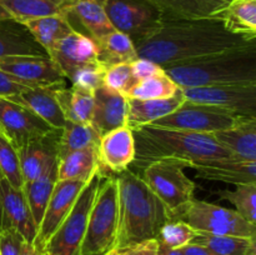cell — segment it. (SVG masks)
<instances>
[{
  "label": "cell",
  "instance_id": "1",
  "mask_svg": "<svg viewBox=\"0 0 256 255\" xmlns=\"http://www.w3.org/2000/svg\"><path fill=\"white\" fill-rule=\"evenodd\" d=\"M255 40L245 39L226 30L216 16L202 19H164L148 39L136 42L138 56L162 68L200 59L245 46Z\"/></svg>",
  "mask_w": 256,
  "mask_h": 255
},
{
  "label": "cell",
  "instance_id": "2",
  "mask_svg": "<svg viewBox=\"0 0 256 255\" xmlns=\"http://www.w3.org/2000/svg\"><path fill=\"white\" fill-rule=\"evenodd\" d=\"M118 182V236L115 248L154 240L172 214L132 170L115 175Z\"/></svg>",
  "mask_w": 256,
  "mask_h": 255
},
{
  "label": "cell",
  "instance_id": "3",
  "mask_svg": "<svg viewBox=\"0 0 256 255\" xmlns=\"http://www.w3.org/2000/svg\"><path fill=\"white\" fill-rule=\"evenodd\" d=\"M135 159L132 164L142 169L159 159H179L184 162L232 158L215 139L214 134L166 129L152 125L132 130Z\"/></svg>",
  "mask_w": 256,
  "mask_h": 255
},
{
  "label": "cell",
  "instance_id": "4",
  "mask_svg": "<svg viewBox=\"0 0 256 255\" xmlns=\"http://www.w3.org/2000/svg\"><path fill=\"white\" fill-rule=\"evenodd\" d=\"M179 85L186 88L228 84H256V42L164 68Z\"/></svg>",
  "mask_w": 256,
  "mask_h": 255
},
{
  "label": "cell",
  "instance_id": "5",
  "mask_svg": "<svg viewBox=\"0 0 256 255\" xmlns=\"http://www.w3.org/2000/svg\"><path fill=\"white\" fill-rule=\"evenodd\" d=\"M118 182L112 174L100 179L86 222L79 255H106L116 244Z\"/></svg>",
  "mask_w": 256,
  "mask_h": 255
},
{
  "label": "cell",
  "instance_id": "6",
  "mask_svg": "<svg viewBox=\"0 0 256 255\" xmlns=\"http://www.w3.org/2000/svg\"><path fill=\"white\" fill-rule=\"evenodd\" d=\"M186 162L159 159L142 169V180L165 205L172 219H178L185 208L195 199V182L185 174Z\"/></svg>",
  "mask_w": 256,
  "mask_h": 255
},
{
  "label": "cell",
  "instance_id": "7",
  "mask_svg": "<svg viewBox=\"0 0 256 255\" xmlns=\"http://www.w3.org/2000/svg\"><path fill=\"white\" fill-rule=\"evenodd\" d=\"M100 179L102 174L99 172L85 185L72 212L45 242L42 250L45 255H79L88 216Z\"/></svg>",
  "mask_w": 256,
  "mask_h": 255
},
{
  "label": "cell",
  "instance_id": "8",
  "mask_svg": "<svg viewBox=\"0 0 256 255\" xmlns=\"http://www.w3.org/2000/svg\"><path fill=\"white\" fill-rule=\"evenodd\" d=\"M178 219L188 222L196 232L256 238V225L248 222L234 209L194 199Z\"/></svg>",
  "mask_w": 256,
  "mask_h": 255
},
{
  "label": "cell",
  "instance_id": "9",
  "mask_svg": "<svg viewBox=\"0 0 256 255\" xmlns=\"http://www.w3.org/2000/svg\"><path fill=\"white\" fill-rule=\"evenodd\" d=\"M244 118L246 116L185 100L176 110L156 120L152 125L158 128H166V129L214 134L220 130L234 126Z\"/></svg>",
  "mask_w": 256,
  "mask_h": 255
},
{
  "label": "cell",
  "instance_id": "10",
  "mask_svg": "<svg viewBox=\"0 0 256 255\" xmlns=\"http://www.w3.org/2000/svg\"><path fill=\"white\" fill-rule=\"evenodd\" d=\"M105 9L112 28L134 44L152 36L164 20L162 12L145 0H106Z\"/></svg>",
  "mask_w": 256,
  "mask_h": 255
},
{
  "label": "cell",
  "instance_id": "11",
  "mask_svg": "<svg viewBox=\"0 0 256 255\" xmlns=\"http://www.w3.org/2000/svg\"><path fill=\"white\" fill-rule=\"evenodd\" d=\"M185 100L256 119V84H228L182 89Z\"/></svg>",
  "mask_w": 256,
  "mask_h": 255
},
{
  "label": "cell",
  "instance_id": "12",
  "mask_svg": "<svg viewBox=\"0 0 256 255\" xmlns=\"http://www.w3.org/2000/svg\"><path fill=\"white\" fill-rule=\"evenodd\" d=\"M0 124L15 150L54 132L49 124L24 105L0 96Z\"/></svg>",
  "mask_w": 256,
  "mask_h": 255
},
{
  "label": "cell",
  "instance_id": "13",
  "mask_svg": "<svg viewBox=\"0 0 256 255\" xmlns=\"http://www.w3.org/2000/svg\"><path fill=\"white\" fill-rule=\"evenodd\" d=\"M0 70L28 88L66 85V78L49 56H12L0 59Z\"/></svg>",
  "mask_w": 256,
  "mask_h": 255
},
{
  "label": "cell",
  "instance_id": "14",
  "mask_svg": "<svg viewBox=\"0 0 256 255\" xmlns=\"http://www.w3.org/2000/svg\"><path fill=\"white\" fill-rule=\"evenodd\" d=\"M85 185L86 184L82 182L58 180L38 228L36 238L34 240V245L38 249L42 250L48 239L72 212Z\"/></svg>",
  "mask_w": 256,
  "mask_h": 255
},
{
  "label": "cell",
  "instance_id": "15",
  "mask_svg": "<svg viewBox=\"0 0 256 255\" xmlns=\"http://www.w3.org/2000/svg\"><path fill=\"white\" fill-rule=\"evenodd\" d=\"M12 229L24 242L34 244L38 228L24 190L15 189L5 179L0 182V229Z\"/></svg>",
  "mask_w": 256,
  "mask_h": 255
},
{
  "label": "cell",
  "instance_id": "16",
  "mask_svg": "<svg viewBox=\"0 0 256 255\" xmlns=\"http://www.w3.org/2000/svg\"><path fill=\"white\" fill-rule=\"evenodd\" d=\"M49 58L68 79L79 68L99 62V46L89 35L74 30L55 44Z\"/></svg>",
  "mask_w": 256,
  "mask_h": 255
},
{
  "label": "cell",
  "instance_id": "17",
  "mask_svg": "<svg viewBox=\"0 0 256 255\" xmlns=\"http://www.w3.org/2000/svg\"><path fill=\"white\" fill-rule=\"evenodd\" d=\"M99 172L105 175H116L129 169L135 159L134 132L129 126L112 130L100 138L98 145Z\"/></svg>",
  "mask_w": 256,
  "mask_h": 255
},
{
  "label": "cell",
  "instance_id": "18",
  "mask_svg": "<svg viewBox=\"0 0 256 255\" xmlns=\"http://www.w3.org/2000/svg\"><path fill=\"white\" fill-rule=\"evenodd\" d=\"M186 168L196 172V176L200 179L234 185L256 184V162L222 158L188 162Z\"/></svg>",
  "mask_w": 256,
  "mask_h": 255
},
{
  "label": "cell",
  "instance_id": "19",
  "mask_svg": "<svg viewBox=\"0 0 256 255\" xmlns=\"http://www.w3.org/2000/svg\"><path fill=\"white\" fill-rule=\"evenodd\" d=\"M60 132L62 130H54L16 150L24 184L39 178L59 159Z\"/></svg>",
  "mask_w": 256,
  "mask_h": 255
},
{
  "label": "cell",
  "instance_id": "20",
  "mask_svg": "<svg viewBox=\"0 0 256 255\" xmlns=\"http://www.w3.org/2000/svg\"><path fill=\"white\" fill-rule=\"evenodd\" d=\"M90 124L100 134L128 125V98L102 85L94 92V110Z\"/></svg>",
  "mask_w": 256,
  "mask_h": 255
},
{
  "label": "cell",
  "instance_id": "21",
  "mask_svg": "<svg viewBox=\"0 0 256 255\" xmlns=\"http://www.w3.org/2000/svg\"><path fill=\"white\" fill-rule=\"evenodd\" d=\"M216 142L240 160L256 162V119L244 118L229 129L214 132Z\"/></svg>",
  "mask_w": 256,
  "mask_h": 255
},
{
  "label": "cell",
  "instance_id": "22",
  "mask_svg": "<svg viewBox=\"0 0 256 255\" xmlns=\"http://www.w3.org/2000/svg\"><path fill=\"white\" fill-rule=\"evenodd\" d=\"M58 88L59 86L26 88L19 95L16 102L32 110L52 129L62 130L65 126L66 119L55 95Z\"/></svg>",
  "mask_w": 256,
  "mask_h": 255
},
{
  "label": "cell",
  "instance_id": "23",
  "mask_svg": "<svg viewBox=\"0 0 256 255\" xmlns=\"http://www.w3.org/2000/svg\"><path fill=\"white\" fill-rule=\"evenodd\" d=\"M185 102L182 92L165 99H132L128 98V126L132 130L152 125L166 116Z\"/></svg>",
  "mask_w": 256,
  "mask_h": 255
},
{
  "label": "cell",
  "instance_id": "24",
  "mask_svg": "<svg viewBox=\"0 0 256 255\" xmlns=\"http://www.w3.org/2000/svg\"><path fill=\"white\" fill-rule=\"evenodd\" d=\"M12 56H48L26 28L14 20L0 22V59Z\"/></svg>",
  "mask_w": 256,
  "mask_h": 255
},
{
  "label": "cell",
  "instance_id": "25",
  "mask_svg": "<svg viewBox=\"0 0 256 255\" xmlns=\"http://www.w3.org/2000/svg\"><path fill=\"white\" fill-rule=\"evenodd\" d=\"M74 0H0V6L10 19L22 22L36 18L62 15L70 19Z\"/></svg>",
  "mask_w": 256,
  "mask_h": 255
},
{
  "label": "cell",
  "instance_id": "26",
  "mask_svg": "<svg viewBox=\"0 0 256 255\" xmlns=\"http://www.w3.org/2000/svg\"><path fill=\"white\" fill-rule=\"evenodd\" d=\"M154 5L164 19H202L215 16L226 6L225 0H145Z\"/></svg>",
  "mask_w": 256,
  "mask_h": 255
},
{
  "label": "cell",
  "instance_id": "27",
  "mask_svg": "<svg viewBox=\"0 0 256 255\" xmlns=\"http://www.w3.org/2000/svg\"><path fill=\"white\" fill-rule=\"evenodd\" d=\"M99 170L98 146L68 152L58 160V180H72L88 184L99 174Z\"/></svg>",
  "mask_w": 256,
  "mask_h": 255
},
{
  "label": "cell",
  "instance_id": "28",
  "mask_svg": "<svg viewBox=\"0 0 256 255\" xmlns=\"http://www.w3.org/2000/svg\"><path fill=\"white\" fill-rule=\"evenodd\" d=\"M106 0H74L70 16L76 18L95 42L115 30L106 14Z\"/></svg>",
  "mask_w": 256,
  "mask_h": 255
},
{
  "label": "cell",
  "instance_id": "29",
  "mask_svg": "<svg viewBox=\"0 0 256 255\" xmlns=\"http://www.w3.org/2000/svg\"><path fill=\"white\" fill-rule=\"evenodd\" d=\"M226 30L249 40L256 38V0H232L216 15Z\"/></svg>",
  "mask_w": 256,
  "mask_h": 255
},
{
  "label": "cell",
  "instance_id": "30",
  "mask_svg": "<svg viewBox=\"0 0 256 255\" xmlns=\"http://www.w3.org/2000/svg\"><path fill=\"white\" fill-rule=\"evenodd\" d=\"M26 28L35 42L45 50L49 56L50 52L58 42L72 32L75 29L68 16L62 15H52V16L36 18L22 22Z\"/></svg>",
  "mask_w": 256,
  "mask_h": 255
},
{
  "label": "cell",
  "instance_id": "31",
  "mask_svg": "<svg viewBox=\"0 0 256 255\" xmlns=\"http://www.w3.org/2000/svg\"><path fill=\"white\" fill-rule=\"evenodd\" d=\"M58 102L62 110L65 119L69 122L90 124L94 110V92L66 85L55 90Z\"/></svg>",
  "mask_w": 256,
  "mask_h": 255
},
{
  "label": "cell",
  "instance_id": "32",
  "mask_svg": "<svg viewBox=\"0 0 256 255\" xmlns=\"http://www.w3.org/2000/svg\"><path fill=\"white\" fill-rule=\"evenodd\" d=\"M58 160L39 178L30 182H25L22 186L36 228H39L45 208H46L48 202H49L55 184L58 182Z\"/></svg>",
  "mask_w": 256,
  "mask_h": 255
},
{
  "label": "cell",
  "instance_id": "33",
  "mask_svg": "<svg viewBox=\"0 0 256 255\" xmlns=\"http://www.w3.org/2000/svg\"><path fill=\"white\" fill-rule=\"evenodd\" d=\"M192 242L206 248L212 255H256V238L196 232Z\"/></svg>",
  "mask_w": 256,
  "mask_h": 255
},
{
  "label": "cell",
  "instance_id": "34",
  "mask_svg": "<svg viewBox=\"0 0 256 255\" xmlns=\"http://www.w3.org/2000/svg\"><path fill=\"white\" fill-rule=\"evenodd\" d=\"M96 44L99 46V62L105 68L120 62H132L139 58L132 40L118 30H112Z\"/></svg>",
  "mask_w": 256,
  "mask_h": 255
},
{
  "label": "cell",
  "instance_id": "35",
  "mask_svg": "<svg viewBox=\"0 0 256 255\" xmlns=\"http://www.w3.org/2000/svg\"><path fill=\"white\" fill-rule=\"evenodd\" d=\"M100 134L92 124H82L66 120L60 132L59 156L76 150L88 149L99 145Z\"/></svg>",
  "mask_w": 256,
  "mask_h": 255
},
{
  "label": "cell",
  "instance_id": "36",
  "mask_svg": "<svg viewBox=\"0 0 256 255\" xmlns=\"http://www.w3.org/2000/svg\"><path fill=\"white\" fill-rule=\"evenodd\" d=\"M182 92V88L165 72H159L156 75L140 80L128 92L126 98L132 99H165V98L175 96Z\"/></svg>",
  "mask_w": 256,
  "mask_h": 255
},
{
  "label": "cell",
  "instance_id": "37",
  "mask_svg": "<svg viewBox=\"0 0 256 255\" xmlns=\"http://www.w3.org/2000/svg\"><path fill=\"white\" fill-rule=\"evenodd\" d=\"M235 186V190H219L218 195L228 200L235 208V212L248 222L256 225V184H240Z\"/></svg>",
  "mask_w": 256,
  "mask_h": 255
},
{
  "label": "cell",
  "instance_id": "38",
  "mask_svg": "<svg viewBox=\"0 0 256 255\" xmlns=\"http://www.w3.org/2000/svg\"><path fill=\"white\" fill-rule=\"evenodd\" d=\"M196 232L188 222L180 219H172L165 222L158 234V242L168 249H182L192 242Z\"/></svg>",
  "mask_w": 256,
  "mask_h": 255
},
{
  "label": "cell",
  "instance_id": "39",
  "mask_svg": "<svg viewBox=\"0 0 256 255\" xmlns=\"http://www.w3.org/2000/svg\"><path fill=\"white\" fill-rule=\"evenodd\" d=\"M0 172L2 179L6 180L12 188L22 189L24 179L20 168L19 155L9 140L2 136H0Z\"/></svg>",
  "mask_w": 256,
  "mask_h": 255
},
{
  "label": "cell",
  "instance_id": "40",
  "mask_svg": "<svg viewBox=\"0 0 256 255\" xmlns=\"http://www.w3.org/2000/svg\"><path fill=\"white\" fill-rule=\"evenodd\" d=\"M136 84L134 75L132 72L130 62H120V64L110 65L105 69L102 85L109 89L126 96L134 85Z\"/></svg>",
  "mask_w": 256,
  "mask_h": 255
},
{
  "label": "cell",
  "instance_id": "41",
  "mask_svg": "<svg viewBox=\"0 0 256 255\" xmlns=\"http://www.w3.org/2000/svg\"><path fill=\"white\" fill-rule=\"evenodd\" d=\"M105 69L106 68L100 64V62L86 65V66L79 68V69L75 70L68 78V80H70L72 86L95 92L98 88L102 85V78H104Z\"/></svg>",
  "mask_w": 256,
  "mask_h": 255
},
{
  "label": "cell",
  "instance_id": "42",
  "mask_svg": "<svg viewBox=\"0 0 256 255\" xmlns=\"http://www.w3.org/2000/svg\"><path fill=\"white\" fill-rule=\"evenodd\" d=\"M24 239L12 229H0V255H20Z\"/></svg>",
  "mask_w": 256,
  "mask_h": 255
},
{
  "label": "cell",
  "instance_id": "43",
  "mask_svg": "<svg viewBox=\"0 0 256 255\" xmlns=\"http://www.w3.org/2000/svg\"><path fill=\"white\" fill-rule=\"evenodd\" d=\"M159 254V242L156 239L148 240L140 244L129 246L114 248L106 255H158Z\"/></svg>",
  "mask_w": 256,
  "mask_h": 255
},
{
  "label": "cell",
  "instance_id": "44",
  "mask_svg": "<svg viewBox=\"0 0 256 255\" xmlns=\"http://www.w3.org/2000/svg\"><path fill=\"white\" fill-rule=\"evenodd\" d=\"M130 65H132V72L136 82L164 72V68L162 65L145 58H136L134 62H130Z\"/></svg>",
  "mask_w": 256,
  "mask_h": 255
},
{
  "label": "cell",
  "instance_id": "45",
  "mask_svg": "<svg viewBox=\"0 0 256 255\" xmlns=\"http://www.w3.org/2000/svg\"><path fill=\"white\" fill-rule=\"evenodd\" d=\"M28 86L19 84L18 82H15L14 79L9 76L8 74H5L4 72L0 70V96L6 98V99L14 100L16 102L19 95L26 89Z\"/></svg>",
  "mask_w": 256,
  "mask_h": 255
},
{
  "label": "cell",
  "instance_id": "46",
  "mask_svg": "<svg viewBox=\"0 0 256 255\" xmlns=\"http://www.w3.org/2000/svg\"><path fill=\"white\" fill-rule=\"evenodd\" d=\"M182 252L184 255H212L206 248L202 246L199 244H195V242L188 244L186 246L182 248Z\"/></svg>",
  "mask_w": 256,
  "mask_h": 255
},
{
  "label": "cell",
  "instance_id": "47",
  "mask_svg": "<svg viewBox=\"0 0 256 255\" xmlns=\"http://www.w3.org/2000/svg\"><path fill=\"white\" fill-rule=\"evenodd\" d=\"M20 255H45L40 249H38L34 244L24 242L22 248V254Z\"/></svg>",
  "mask_w": 256,
  "mask_h": 255
},
{
  "label": "cell",
  "instance_id": "48",
  "mask_svg": "<svg viewBox=\"0 0 256 255\" xmlns=\"http://www.w3.org/2000/svg\"><path fill=\"white\" fill-rule=\"evenodd\" d=\"M158 255H184L182 249H168V248L159 245V254Z\"/></svg>",
  "mask_w": 256,
  "mask_h": 255
},
{
  "label": "cell",
  "instance_id": "49",
  "mask_svg": "<svg viewBox=\"0 0 256 255\" xmlns=\"http://www.w3.org/2000/svg\"><path fill=\"white\" fill-rule=\"evenodd\" d=\"M9 19H10V16L8 15V12H5L2 6H0V22H2V20H9Z\"/></svg>",
  "mask_w": 256,
  "mask_h": 255
},
{
  "label": "cell",
  "instance_id": "50",
  "mask_svg": "<svg viewBox=\"0 0 256 255\" xmlns=\"http://www.w3.org/2000/svg\"><path fill=\"white\" fill-rule=\"evenodd\" d=\"M0 136L4 138V139H6V140H9V139H8V136H6V132H5V130L2 129V124H0Z\"/></svg>",
  "mask_w": 256,
  "mask_h": 255
},
{
  "label": "cell",
  "instance_id": "51",
  "mask_svg": "<svg viewBox=\"0 0 256 255\" xmlns=\"http://www.w3.org/2000/svg\"><path fill=\"white\" fill-rule=\"evenodd\" d=\"M2 172H0V182H2Z\"/></svg>",
  "mask_w": 256,
  "mask_h": 255
},
{
  "label": "cell",
  "instance_id": "52",
  "mask_svg": "<svg viewBox=\"0 0 256 255\" xmlns=\"http://www.w3.org/2000/svg\"><path fill=\"white\" fill-rule=\"evenodd\" d=\"M225 2H232V0H225Z\"/></svg>",
  "mask_w": 256,
  "mask_h": 255
}]
</instances>
